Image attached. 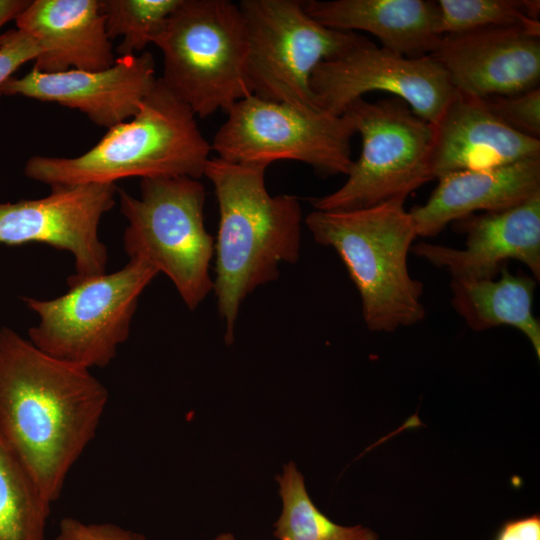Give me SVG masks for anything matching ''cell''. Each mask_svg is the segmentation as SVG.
I'll return each mask as SVG.
<instances>
[{"label":"cell","instance_id":"16","mask_svg":"<svg viewBox=\"0 0 540 540\" xmlns=\"http://www.w3.org/2000/svg\"><path fill=\"white\" fill-rule=\"evenodd\" d=\"M432 126L431 168L442 175L540 157V139L505 125L480 98L455 91Z\"/></svg>","mask_w":540,"mask_h":540},{"label":"cell","instance_id":"22","mask_svg":"<svg viewBox=\"0 0 540 540\" xmlns=\"http://www.w3.org/2000/svg\"><path fill=\"white\" fill-rule=\"evenodd\" d=\"M282 511L274 524L278 540H378L362 525L343 526L323 514L311 500L302 474L292 462L277 477Z\"/></svg>","mask_w":540,"mask_h":540},{"label":"cell","instance_id":"19","mask_svg":"<svg viewBox=\"0 0 540 540\" xmlns=\"http://www.w3.org/2000/svg\"><path fill=\"white\" fill-rule=\"evenodd\" d=\"M305 12L317 22L341 31L361 30L381 47L406 57L433 54L443 37L437 1L306 0Z\"/></svg>","mask_w":540,"mask_h":540},{"label":"cell","instance_id":"2","mask_svg":"<svg viewBox=\"0 0 540 540\" xmlns=\"http://www.w3.org/2000/svg\"><path fill=\"white\" fill-rule=\"evenodd\" d=\"M265 170L210 157L203 172L219 207L213 291L227 344L234 340L244 299L276 280L280 263H295L300 253L299 201L293 195H270Z\"/></svg>","mask_w":540,"mask_h":540},{"label":"cell","instance_id":"18","mask_svg":"<svg viewBox=\"0 0 540 540\" xmlns=\"http://www.w3.org/2000/svg\"><path fill=\"white\" fill-rule=\"evenodd\" d=\"M539 194L540 157H536L442 175L426 203L409 213L418 237H433L449 223L477 211L508 210Z\"/></svg>","mask_w":540,"mask_h":540},{"label":"cell","instance_id":"5","mask_svg":"<svg viewBox=\"0 0 540 540\" xmlns=\"http://www.w3.org/2000/svg\"><path fill=\"white\" fill-rule=\"evenodd\" d=\"M163 55L160 77L200 118L252 95L247 33L238 3L181 0L152 41Z\"/></svg>","mask_w":540,"mask_h":540},{"label":"cell","instance_id":"20","mask_svg":"<svg viewBox=\"0 0 540 540\" xmlns=\"http://www.w3.org/2000/svg\"><path fill=\"white\" fill-rule=\"evenodd\" d=\"M536 279L504 266L492 279H452L451 304L474 331L510 326L521 331L540 358V323L532 312Z\"/></svg>","mask_w":540,"mask_h":540},{"label":"cell","instance_id":"6","mask_svg":"<svg viewBox=\"0 0 540 540\" xmlns=\"http://www.w3.org/2000/svg\"><path fill=\"white\" fill-rule=\"evenodd\" d=\"M117 193L128 221L125 253L164 273L187 308L195 310L213 290L214 240L204 224L203 184L185 176L144 178L140 198L123 189Z\"/></svg>","mask_w":540,"mask_h":540},{"label":"cell","instance_id":"25","mask_svg":"<svg viewBox=\"0 0 540 540\" xmlns=\"http://www.w3.org/2000/svg\"><path fill=\"white\" fill-rule=\"evenodd\" d=\"M487 109L508 127L539 139L540 88L513 95L480 98Z\"/></svg>","mask_w":540,"mask_h":540},{"label":"cell","instance_id":"15","mask_svg":"<svg viewBox=\"0 0 540 540\" xmlns=\"http://www.w3.org/2000/svg\"><path fill=\"white\" fill-rule=\"evenodd\" d=\"M465 233L464 249L419 242L411 252L446 269L452 279H492L507 261L522 262L540 279V194L500 212L471 214L453 222Z\"/></svg>","mask_w":540,"mask_h":540},{"label":"cell","instance_id":"14","mask_svg":"<svg viewBox=\"0 0 540 540\" xmlns=\"http://www.w3.org/2000/svg\"><path fill=\"white\" fill-rule=\"evenodd\" d=\"M431 55L454 89L469 96L513 95L539 87V32L507 26L447 34Z\"/></svg>","mask_w":540,"mask_h":540},{"label":"cell","instance_id":"21","mask_svg":"<svg viewBox=\"0 0 540 540\" xmlns=\"http://www.w3.org/2000/svg\"><path fill=\"white\" fill-rule=\"evenodd\" d=\"M51 504L0 441V540H45Z\"/></svg>","mask_w":540,"mask_h":540},{"label":"cell","instance_id":"12","mask_svg":"<svg viewBox=\"0 0 540 540\" xmlns=\"http://www.w3.org/2000/svg\"><path fill=\"white\" fill-rule=\"evenodd\" d=\"M116 193L113 183L57 185L42 198L0 203V245L42 243L68 251L75 273L67 281L105 274L108 250L98 229Z\"/></svg>","mask_w":540,"mask_h":540},{"label":"cell","instance_id":"29","mask_svg":"<svg viewBox=\"0 0 540 540\" xmlns=\"http://www.w3.org/2000/svg\"><path fill=\"white\" fill-rule=\"evenodd\" d=\"M29 0H0V29L28 6Z\"/></svg>","mask_w":540,"mask_h":540},{"label":"cell","instance_id":"1","mask_svg":"<svg viewBox=\"0 0 540 540\" xmlns=\"http://www.w3.org/2000/svg\"><path fill=\"white\" fill-rule=\"evenodd\" d=\"M108 396L89 370L0 329V441L51 502L95 437Z\"/></svg>","mask_w":540,"mask_h":540},{"label":"cell","instance_id":"23","mask_svg":"<svg viewBox=\"0 0 540 540\" xmlns=\"http://www.w3.org/2000/svg\"><path fill=\"white\" fill-rule=\"evenodd\" d=\"M442 35L489 27H521L540 33L539 0H438Z\"/></svg>","mask_w":540,"mask_h":540},{"label":"cell","instance_id":"8","mask_svg":"<svg viewBox=\"0 0 540 540\" xmlns=\"http://www.w3.org/2000/svg\"><path fill=\"white\" fill-rule=\"evenodd\" d=\"M362 137V151L336 191L314 198L321 211H350L405 202L434 179L432 126L400 98L376 102L359 98L342 113Z\"/></svg>","mask_w":540,"mask_h":540},{"label":"cell","instance_id":"4","mask_svg":"<svg viewBox=\"0 0 540 540\" xmlns=\"http://www.w3.org/2000/svg\"><path fill=\"white\" fill-rule=\"evenodd\" d=\"M314 240L344 263L371 331L392 332L425 318L423 284L412 278L408 253L418 237L403 202L350 211L314 210L305 218Z\"/></svg>","mask_w":540,"mask_h":540},{"label":"cell","instance_id":"9","mask_svg":"<svg viewBox=\"0 0 540 540\" xmlns=\"http://www.w3.org/2000/svg\"><path fill=\"white\" fill-rule=\"evenodd\" d=\"M247 33V75L252 95L307 110L314 69L366 37L329 28L310 17L301 0H242Z\"/></svg>","mask_w":540,"mask_h":540},{"label":"cell","instance_id":"13","mask_svg":"<svg viewBox=\"0 0 540 540\" xmlns=\"http://www.w3.org/2000/svg\"><path fill=\"white\" fill-rule=\"evenodd\" d=\"M157 77L150 52L116 57L100 71L68 70L45 73L35 68L9 78L1 95H21L77 109L107 129L134 117Z\"/></svg>","mask_w":540,"mask_h":540},{"label":"cell","instance_id":"7","mask_svg":"<svg viewBox=\"0 0 540 540\" xmlns=\"http://www.w3.org/2000/svg\"><path fill=\"white\" fill-rule=\"evenodd\" d=\"M157 274L149 264L129 260L116 272L67 281L69 290L57 298L23 297L39 316L28 330L29 341L79 368L107 366L127 340L139 297Z\"/></svg>","mask_w":540,"mask_h":540},{"label":"cell","instance_id":"11","mask_svg":"<svg viewBox=\"0 0 540 540\" xmlns=\"http://www.w3.org/2000/svg\"><path fill=\"white\" fill-rule=\"evenodd\" d=\"M318 109L340 116L353 101L373 91L405 101L434 124L455 93L442 65L432 56L406 57L368 38L342 55L321 62L310 78Z\"/></svg>","mask_w":540,"mask_h":540},{"label":"cell","instance_id":"28","mask_svg":"<svg viewBox=\"0 0 540 540\" xmlns=\"http://www.w3.org/2000/svg\"><path fill=\"white\" fill-rule=\"evenodd\" d=\"M494 540H540L539 514L505 521L497 530Z\"/></svg>","mask_w":540,"mask_h":540},{"label":"cell","instance_id":"17","mask_svg":"<svg viewBox=\"0 0 540 540\" xmlns=\"http://www.w3.org/2000/svg\"><path fill=\"white\" fill-rule=\"evenodd\" d=\"M15 23L41 46V72L100 71L116 59L100 0H33Z\"/></svg>","mask_w":540,"mask_h":540},{"label":"cell","instance_id":"26","mask_svg":"<svg viewBox=\"0 0 540 540\" xmlns=\"http://www.w3.org/2000/svg\"><path fill=\"white\" fill-rule=\"evenodd\" d=\"M41 52L39 43L21 29H11L0 35V87L23 64L34 61Z\"/></svg>","mask_w":540,"mask_h":540},{"label":"cell","instance_id":"24","mask_svg":"<svg viewBox=\"0 0 540 540\" xmlns=\"http://www.w3.org/2000/svg\"><path fill=\"white\" fill-rule=\"evenodd\" d=\"M181 0H100L108 37H122L118 57L142 51Z\"/></svg>","mask_w":540,"mask_h":540},{"label":"cell","instance_id":"27","mask_svg":"<svg viewBox=\"0 0 540 540\" xmlns=\"http://www.w3.org/2000/svg\"><path fill=\"white\" fill-rule=\"evenodd\" d=\"M55 540H147L140 533L112 523H85L65 517L59 524Z\"/></svg>","mask_w":540,"mask_h":540},{"label":"cell","instance_id":"10","mask_svg":"<svg viewBox=\"0 0 540 540\" xmlns=\"http://www.w3.org/2000/svg\"><path fill=\"white\" fill-rule=\"evenodd\" d=\"M216 132L211 149L235 164L267 166L295 160L320 173H349L356 133L344 116L307 110L250 95L236 102Z\"/></svg>","mask_w":540,"mask_h":540},{"label":"cell","instance_id":"3","mask_svg":"<svg viewBox=\"0 0 540 540\" xmlns=\"http://www.w3.org/2000/svg\"><path fill=\"white\" fill-rule=\"evenodd\" d=\"M211 145L192 110L159 77L131 118L108 129L76 157L34 155L24 174L51 186L113 183L140 177L199 179Z\"/></svg>","mask_w":540,"mask_h":540},{"label":"cell","instance_id":"30","mask_svg":"<svg viewBox=\"0 0 540 540\" xmlns=\"http://www.w3.org/2000/svg\"><path fill=\"white\" fill-rule=\"evenodd\" d=\"M214 540H237L231 533L219 534Z\"/></svg>","mask_w":540,"mask_h":540}]
</instances>
